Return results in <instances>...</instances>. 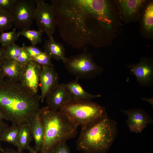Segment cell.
Returning a JSON list of instances; mask_svg holds the SVG:
<instances>
[{
	"label": "cell",
	"instance_id": "1",
	"mask_svg": "<svg viewBox=\"0 0 153 153\" xmlns=\"http://www.w3.org/2000/svg\"><path fill=\"white\" fill-rule=\"evenodd\" d=\"M56 26L62 39L75 48L105 45L106 32L114 20L106 0H51Z\"/></svg>",
	"mask_w": 153,
	"mask_h": 153
},
{
	"label": "cell",
	"instance_id": "2",
	"mask_svg": "<svg viewBox=\"0 0 153 153\" xmlns=\"http://www.w3.org/2000/svg\"><path fill=\"white\" fill-rule=\"evenodd\" d=\"M41 99L19 82L6 78L0 84V110L12 124H30L39 113Z\"/></svg>",
	"mask_w": 153,
	"mask_h": 153
},
{
	"label": "cell",
	"instance_id": "3",
	"mask_svg": "<svg viewBox=\"0 0 153 153\" xmlns=\"http://www.w3.org/2000/svg\"><path fill=\"white\" fill-rule=\"evenodd\" d=\"M39 114L44 134L41 153H49L58 144L77 135L78 126L64 113L46 106L40 108Z\"/></svg>",
	"mask_w": 153,
	"mask_h": 153
},
{
	"label": "cell",
	"instance_id": "4",
	"mask_svg": "<svg viewBox=\"0 0 153 153\" xmlns=\"http://www.w3.org/2000/svg\"><path fill=\"white\" fill-rule=\"evenodd\" d=\"M116 122L108 116L82 127L76 141L77 150L84 153H106L117 135Z\"/></svg>",
	"mask_w": 153,
	"mask_h": 153
},
{
	"label": "cell",
	"instance_id": "5",
	"mask_svg": "<svg viewBox=\"0 0 153 153\" xmlns=\"http://www.w3.org/2000/svg\"><path fill=\"white\" fill-rule=\"evenodd\" d=\"M59 111L66 114L77 126H85L107 116L105 108L91 100L72 101Z\"/></svg>",
	"mask_w": 153,
	"mask_h": 153
},
{
	"label": "cell",
	"instance_id": "6",
	"mask_svg": "<svg viewBox=\"0 0 153 153\" xmlns=\"http://www.w3.org/2000/svg\"><path fill=\"white\" fill-rule=\"evenodd\" d=\"M63 63L67 70L78 79L94 78L100 75L103 70L95 62L86 49L79 54L66 57Z\"/></svg>",
	"mask_w": 153,
	"mask_h": 153
},
{
	"label": "cell",
	"instance_id": "7",
	"mask_svg": "<svg viewBox=\"0 0 153 153\" xmlns=\"http://www.w3.org/2000/svg\"><path fill=\"white\" fill-rule=\"evenodd\" d=\"M35 3L32 0H16L10 12L13 25L22 30L29 29L34 20Z\"/></svg>",
	"mask_w": 153,
	"mask_h": 153
},
{
	"label": "cell",
	"instance_id": "8",
	"mask_svg": "<svg viewBox=\"0 0 153 153\" xmlns=\"http://www.w3.org/2000/svg\"><path fill=\"white\" fill-rule=\"evenodd\" d=\"M36 5L34 20L39 29L53 37L56 26L55 15L52 5L42 0H34Z\"/></svg>",
	"mask_w": 153,
	"mask_h": 153
},
{
	"label": "cell",
	"instance_id": "9",
	"mask_svg": "<svg viewBox=\"0 0 153 153\" xmlns=\"http://www.w3.org/2000/svg\"><path fill=\"white\" fill-rule=\"evenodd\" d=\"M126 67L129 74L134 75L139 84L144 87H151L153 84V63L150 58H141L137 63H131Z\"/></svg>",
	"mask_w": 153,
	"mask_h": 153
},
{
	"label": "cell",
	"instance_id": "10",
	"mask_svg": "<svg viewBox=\"0 0 153 153\" xmlns=\"http://www.w3.org/2000/svg\"><path fill=\"white\" fill-rule=\"evenodd\" d=\"M42 67L31 60L23 67L19 82L32 93L38 94Z\"/></svg>",
	"mask_w": 153,
	"mask_h": 153
},
{
	"label": "cell",
	"instance_id": "11",
	"mask_svg": "<svg viewBox=\"0 0 153 153\" xmlns=\"http://www.w3.org/2000/svg\"><path fill=\"white\" fill-rule=\"evenodd\" d=\"M121 110L127 117L126 123L131 132L140 133L148 125L153 123V119L143 109L132 108Z\"/></svg>",
	"mask_w": 153,
	"mask_h": 153
},
{
	"label": "cell",
	"instance_id": "12",
	"mask_svg": "<svg viewBox=\"0 0 153 153\" xmlns=\"http://www.w3.org/2000/svg\"><path fill=\"white\" fill-rule=\"evenodd\" d=\"M47 106L50 110H59L72 100L65 86V83L59 84L50 91L46 97Z\"/></svg>",
	"mask_w": 153,
	"mask_h": 153
},
{
	"label": "cell",
	"instance_id": "13",
	"mask_svg": "<svg viewBox=\"0 0 153 153\" xmlns=\"http://www.w3.org/2000/svg\"><path fill=\"white\" fill-rule=\"evenodd\" d=\"M146 2L144 0L117 1V3L122 19L126 22L136 20L141 9Z\"/></svg>",
	"mask_w": 153,
	"mask_h": 153
},
{
	"label": "cell",
	"instance_id": "14",
	"mask_svg": "<svg viewBox=\"0 0 153 153\" xmlns=\"http://www.w3.org/2000/svg\"><path fill=\"white\" fill-rule=\"evenodd\" d=\"M39 85L41 91V101L43 102L48 93L59 84V76L53 67L42 66Z\"/></svg>",
	"mask_w": 153,
	"mask_h": 153
},
{
	"label": "cell",
	"instance_id": "15",
	"mask_svg": "<svg viewBox=\"0 0 153 153\" xmlns=\"http://www.w3.org/2000/svg\"><path fill=\"white\" fill-rule=\"evenodd\" d=\"M78 79L65 84V86L72 101H75L91 100L94 98L100 97V94L93 95L86 91L78 82Z\"/></svg>",
	"mask_w": 153,
	"mask_h": 153
},
{
	"label": "cell",
	"instance_id": "16",
	"mask_svg": "<svg viewBox=\"0 0 153 153\" xmlns=\"http://www.w3.org/2000/svg\"><path fill=\"white\" fill-rule=\"evenodd\" d=\"M43 47V52L51 58L63 62L66 59L65 49L63 44L56 42L53 37H48L45 40Z\"/></svg>",
	"mask_w": 153,
	"mask_h": 153
},
{
	"label": "cell",
	"instance_id": "17",
	"mask_svg": "<svg viewBox=\"0 0 153 153\" xmlns=\"http://www.w3.org/2000/svg\"><path fill=\"white\" fill-rule=\"evenodd\" d=\"M23 68L16 60L7 58L0 66L6 78L16 82H19Z\"/></svg>",
	"mask_w": 153,
	"mask_h": 153
},
{
	"label": "cell",
	"instance_id": "18",
	"mask_svg": "<svg viewBox=\"0 0 153 153\" xmlns=\"http://www.w3.org/2000/svg\"><path fill=\"white\" fill-rule=\"evenodd\" d=\"M33 138L35 143L34 148L37 152H39L43 141L44 131L39 113L30 124Z\"/></svg>",
	"mask_w": 153,
	"mask_h": 153
},
{
	"label": "cell",
	"instance_id": "19",
	"mask_svg": "<svg viewBox=\"0 0 153 153\" xmlns=\"http://www.w3.org/2000/svg\"><path fill=\"white\" fill-rule=\"evenodd\" d=\"M32 138L30 124L20 126L17 141L18 150L23 152V150L27 149L30 146Z\"/></svg>",
	"mask_w": 153,
	"mask_h": 153
},
{
	"label": "cell",
	"instance_id": "20",
	"mask_svg": "<svg viewBox=\"0 0 153 153\" xmlns=\"http://www.w3.org/2000/svg\"><path fill=\"white\" fill-rule=\"evenodd\" d=\"M142 27L146 36L152 35L153 33V2H150L146 7L143 15Z\"/></svg>",
	"mask_w": 153,
	"mask_h": 153
},
{
	"label": "cell",
	"instance_id": "21",
	"mask_svg": "<svg viewBox=\"0 0 153 153\" xmlns=\"http://www.w3.org/2000/svg\"><path fill=\"white\" fill-rule=\"evenodd\" d=\"M20 126L15 124H12L8 127L4 132L1 138L2 142L11 144L17 146V141Z\"/></svg>",
	"mask_w": 153,
	"mask_h": 153
},
{
	"label": "cell",
	"instance_id": "22",
	"mask_svg": "<svg viewBox=\"0 0 153 153\" xmlns=\"http://www.w3.org/2000/svg\"><path fill=\"white\" fill-rule=\"evenodd\" d=\"M17 33L19 36H23L28 39L32 45L36 46L41 42L43 32L39 29L35 30L29 29L22 30Z\"/></svg>",
	"mask_w": 153,
	"mask_h": 153
},
{
	"label": "cell",
	"instance_id": "23",
	"mask_svg": "<svg viewBox=\"0 0 153 153\" xmlns=\"http://www.w3.org/2000/svg\"><path fill=\"white\" fill-rule=\"evenodd\" d=\"M19 36L15 28H13L10 31L1 32L0 34L1 47L6 48L15 43V42L18 39Z\"/></svg>",
	"mask_w": 153,
	"mask_h": 153
},
{
	"label": "cell",
	"instance_id": "24",
	"mask_svg": "<svg viewBox=\"0 0 153 153\" xmlns=\"http://www.w3.org/2000/svg\"><path fill=\"white\" fill-rule=\"evenodd\" d=\"M13 25L10 12L0 9V32L9 29Z\"/></svg>",
	"mask_w": 153,
	"mask_h": 153
},
{
	"label": "cell",
	"instance_id": "25",
	"mask_svg": "<svg viewBox=\"0 0 153 153\" xmlns=\"http://www.w3.org/2000/svg\"><path fill=\"white\" fill-rule=\"evenodd\" d=\"M32 60L36 62L41 66H48L53 67L51 58L46 53L42 51L38 55L32 58Z\"/></svg>",
	"mask_w": 153,
	"mask_h": 153
},
{
	"label": "cell",
	"instance_id": "26",
	"mask_svg": "<svg viewBox=\"0 0 153 153\" xmlns=\"http://www.w3.org/2000/svg\"><path fill=\"white\" fill-rule=\"evenodd\" d=\"M21 47L15 43L5 48V56L7 59L16 60L20 52Z\"/></svg>",
	"mask_w": 153,
	"mask_h": 153
},
{
	"label": "cell",
	"instance_id": "27",
	"mask_svg": "<svg viewBox=\"0 0 153 153\" xmlns=\"http://www.w3.org/2000/svg\"><path fill=\"white\" fill-rule=\"evenodd\" d=\"M32 60V58L28 55L22 45L19 54L16 60L23 67Z\"/></svg>",
	"mask_w": 153,
	"mask_h": 153
},
{
	"label": "cell",
	"instance_id": "28",
	"mask_svg": "<svg viewBox=\"0 0 153 153\" xmlns=\"http://www.w3.org/2000/svg\"><path fill=\"white\" fill-rule=\"evenodd\" d=\"M22 45L27 54L31 58L38 55L42 52L41 49L36 46L32 45L26 46L24 44H23Z\"/></svg>",
	"mask_w": 153,
	"mask_h": 153
},
{
	"label": "cell",
	"instance_id": "29",
	"mask_svg": "<svg viewBox=\"0 0 153 153\" xmlns=\"http://www.w3.org/2000/svg\"><path fill=\"white\" fill-rule=\"evenodd\" d=\"M49 153H71V152L66 142H64L56 146Z\"/></svg>",
	"mask_w": 153,
	"mask_h": 153
},
{
	"label": "cell",
	"instance_id": "30",
	"mask_svg": "<svg viewBox=\"0 0 153 153\" xmlns=\"http://www.w3.org/2000/svg\"><path fill=\"white\" fill-rule=\"evenodd\" d=\"M16 0H0V9L10 12Z\"/></svg>",
	"mask_w": 153,
	"mask_h": 153
},
{
	"label": "cell",
	"instance_id": "31",
	"mask_svg": "<svg viewBox=\"0 0 153 153\" xmlns=\"http://www.w3.org/2000/svg\"><path fill=\"white\" fill-rule=\"evenodd\" d=\"M3 120L0 119V151H2L4 148L1 146V141L2 136L6 129L9 127L8 125L5 123Z\"/></svg>",
	"mask_w": 153,
	"mask_h": 153
},
{
	"label": "cell",
	"instance_id": "32",
	"mask_svg": "<svg viewBox=\"0 0 153 153\" xmlns=\"http://www.w3.org/2000/svg\"><path fill=\"white\" fill-rule=\"evenodd\" d=\"M6 58L5 48L1 47H0V66Z\"/></svg>",
	"mask_w": 153,
	"mask_h": 153
},
{
	"label": "cell",
	"instance_id": "33",
	"mask_svg": "<svg viewBox=\"0 0 153 153\" xmlns=\"http://www.w3.org/2000/svg\"><path fill=\"white\" fill-rule=\"evenodd\" d=\"M0 153H23L22 152L15 151L13 149L9 148H5L3 149L2 151H0Z\"/></svg>",
	"mask_w": 153,
	"mask_h": 153
},
{
	"label": "cell",
	"instance_id": "34",
	"mask_svg": "<svg viewBox=\"0 0 153 153\" xmlns=\"http://www.w3.org/2000/svg\"><path fill=\"white\" fill-rule=\"evenodd\" d=\"M142 101H144L148 103L153 107V98H147L146 97H142L141 99Z\"/></svg>",
	"mask_w": 153,
	"mask_h": 153
},
{
	"label": "cell",
	"instance_id": "35",
	"mask_svg": "<svg viewBox=\"0 0 153 153\" xmlns=\"http://www.w3.org/2000/svg\"><path fill=\"white\" fill-rule=\"evenodd\" d=\"M5 77L0 68V84H2L5 81Z\"/></svg>",
	"mask_w": 153,
	"mask_h": 153
},
{
	"label": "cell",
	"instance_id": "36",
	"mask_svg": "<svg viewBox=\"0 0 153 153\" xmlns=\"http://www.w3.org/2000/svg\"><path fill=\"white\" fill-rule=\"evenodd\" d=\"M30 153H37L35 150L34 148L32 146H29L27 149Z\"/></svg>",
	"mask_w": 153,
	"mask_h": 153
},
{
	"label": "cell",
	"instance_id": "37",
	"mask_svg": "<svg viewBox=\"0 0 153 153\" xmlns=\"http://www.w3.org/2000/svg\"><path fill=\"white\" fill-rule=\"evenodd\" d=\"M0 119L3 120H7V118L3 114L2 112L0 110Z\"/></svg>",
	"mask_w": 153,
	"mask_h": 153
}]
</instances>
